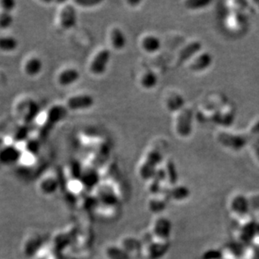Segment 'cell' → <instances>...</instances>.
Returning <instances> with one entry per match:
<instances>
[{
  "instance_id": "cell-33",
  "label": "cell",
  "mask_w": 259,
  "mask_h": 259,
  "mask_svg": "<svg viewBox=\"0 0 259 259\" xmlns=\"http://www.w3.org/2000/svg\"><path fill=\"white\" fill-rule=\"evenodd\" d=\"M201 259H223V257L221 249L209 248L203 252Z\"/></svg>"
},
{
  "instance_id": "cell-31",
  "label": "cell",
  "mask_w": 259,
  "mask_h": 259,
  "mask_svg": "<svg viewBox=\"0 0 259 259\" xmlns=\"http://www.w3.org/2000/svg\"><path fill=\"white\" fill-rule=\"evenodd\" d=\"M165 172H166V181H169L170 186H176L177 181H178V173L176 170L175 163L172 161L168 162V164H166Z\"/></svg>"
},
{
  "instance_id": "cell-1",
  "label": "cell",
  "mask_w": 259,
  "mask_h": 259,
  "mask_svg": "<svg viewBox=\"0 0 259 259\" xmlns=\"http://www.w3.org/2000/svg\"><path fill=\"white\" fill-rule=\"evenodd\" d=\"M112 60L110 48H101L93 55L88 64V71L94 76H102L108 71Z\"/></svg>"
},
{
  "instance_id": "cell-19",
  "label": "cell",
  "mask_w": 259,
  "mask_h": 259,
  "mask_svg": "<svg viewBox=\"0 0 259 259\" xmlns=\"http://www.w3.org/2000/svg\"><path fill=\"white\" fill-rule=\"evenodd\" d=\"M140 46L146 53L154 54L161 48V41L154 34H147L141 39Z\"/></svg>"
},
{
  "instance_id": "cell-38",
  "label": "cell",
  "mask_w": 259,
  "mask_h": 259,
  "mask_svg": "<svg viewBox=\"0 0 259 259\" xmlns=\"http://www.w3.org/2000/svg\"><path fill=\"white\" fill-rule=\"evenodd\" d=\"M209 1H204V0H193V1H188L186 3V5L188 6V8L191 9H200V8H203L205 5H207L209 4Z\"/></svg>"
},
{
  "instance_id": "cell-28",
  "label": "cell",
  "mask_w": 259,
  "mask_h": 259,
  "mask_svg": "<svg viewBox=\"0 0 259 259\" xmlns=\"http://www.w3.org/2000/svg\"><path fill=\"white\" fill-rule=\"evenodd\" d=\"M201 45L199 42H193L188 45L187 47H185L181 52H180V59L184 61L191 58L192 56L197 53L201 50Z\"/></svg>"
},
{
  "instance_id": "cell-5",
  "label": "cell",
  "mask_w": 259,
  "mask_h": 259,
  "mask_svg": "<svg viewBox=\"0 0 259 259\" xmlns=\"http://www.w3.org/2000/svg\"><path fill=\"white\" fill-rule=\"evenodd\" d=\"M15 113L23 122H32L39 113V104L31 98H24L15 106Z\"/></svg>"
},
{
  "instance_id": "cell-32",
  "label": "cell",
  "mask_w": 259,
  "mask_h": 259,
  "mask_svg": "<svg viewBox=\"0 0 259 259\" xmlns=\"http://www.w3.org/2000/svg\"><path fill=\"white\" fill-rule=\"evenodd\" d=\"M17 5L18 3L15 0H0V11L14 14Z\"/></svg>"
},
{
  "instance_id": "cell-24",
  "label": "cell",
  "mask_w": 259,
  "mask_h": 259,
  "mask_svg": "<svg viewBox=\"0 0 259 259\" xmlns=\"http://www.w3.org/2000/svg\"><path fill=\"white\" fill-rule=\"evenodd\" d=\"M223 259H242L243 248L237 244H227L221 249Z\"/></svg>"
},
{
  "instance_id": "cell-9",
  "label": "cell",
  "mask_w": 259,
  "mask_h": 259,
  "mask_svg": "<svg viewBox=\"0 0 259 259\" xmlns=\"http://www.w3.org/2000/svg\"><path fill=\"white\" fill-rule=\"evenodd\" d=\"M119 247L130 256V258L142 255L143 245L140 237L133 235H124L117 242Z\"/></svg>"
},
{
  "instance_id": "cell-11",
  "label": "cell",
  "mask_w": 259,
  "mask_h": 259,
  "mask_svg": "<svg viewBox=\"0 0 259 259\" xmlns=\"http://www.w3.org/2000/svg\"><path fill=\"white\" fill-rule=\"evenodd\" d=\"M44 70V62L37 55H29L22 64V71L29 78H35Z\"/></svg>"
},
{
  "instance_id": "cell-17",
  "label": "cell",
  "mask_w": 259,
  "mask_h": 259,
  "mask_svg": "<svg viewBox=\"0 0 259 259\" xmlns=\"http://www.w3.org/2000/svg\"><path fill=\"white\" fill-rule=\"evenodd\" d=\"M20 47V41L11 34H0V52L5 54H12Z\"/></svg>"
},
{
  "instance_id": "cell-35",
  "label": "cell",
  "mask_w": 259,
  "mask_h": 259,
  "mask_svg": "<svg viewBox=\"0 0 259 259\" xmlns=\"http://www.w3.org/2000/svg\"><path fill=\"white\" fill-rule=\"evenodd\" d=\"M39 148H40V144L35 140H28L25 144V149L27 150L28 153L31 154L32 155L36 154L39 151Z\"/></svg>"
},
{
  "instance_id": "cell-23",
  "label": "cell",
  "mask_w": 259,
  "mask_h": 259,
  "mask_svg": "<svg viewBox=\"0 0 259 259\" xmlns=\"http://www.w3.org/2000/svg\"><path fill=\"white\" fill-rule=\"evenodd\" d=\"M211 63H212V57L209 53H203L191 64L190 67L192 71H204L205 69H207Z\"/></svg>"
},
{
  "instance_id": "cell-7",
  "label": "cell",
  "mask_w": 259,
  "mask_h": 259,
  "mask_svg": "<svg viewBox=\"0 0 259 259\" xmlns=\"http://www.w3.org/2000/svg\"><path fill=\"white\" fill-rule=\"evenodd\" d=\"M169 249V242L153 237V239L143 245L142 256L145 259H162L168 253Z\"/></svg>"
},
{
  "instance_id": "cell-13",
  "label": "cell",
  "mask_w": 259,
  "mask_h": 259,
  "mask_svg": "<svg viewBox=\"0 0 259 259\" xmlns=\"http://www.w3.org/2000/svg\"><path fill=\"white\" fill-rule=\"evenodd\" d=\"M22 151L13 144H5L0 148V163L5 165H12L22 159Z\"/></svg>"
},
{
  "instance_id": "cell-3",
  "label": "cell",
  "mask_w": 259,
  "mask_h": 259,
  "mask_svg": "<svg viewBox=\"0 0 259 259\" xmlns=\"http://www.w3.org/2000/svg\"><path fill=\"white\" fill-rule=\"evenodd\" d=\"M149 230L154 239L169 242L172 234L171 221L164 215H155Z\"/></svg>"
},
{
  "instance_id": "cell-40",
  "label": "cell",
  "mask_w": 259,
  "mask_h": 259,
  "mask_svg": "<svg viewBox=\"0 0 259 259\" xmlns=\"http://www.w3.org/2000/svg\"><path fill=\"white\" fill-rule=\"evenodd\" d=\"M252 136H259V122H257V124L255 125V127L252 130Z\"/></svg>"
},
{
  "instance_id": "cell-16",
  "label": "cell",
  "mask_w": 259,
  "mask_h": 259,
  "mask_svg": "<svg viewBox=\"0 0 259 259\" xmlns=\"http://www.w3.org/2000/svg\"><path fill=\"white\" fill-rule=\"evenodd\" d=\"M192 130V113L186 109L181 112L177 119V131L181 136H188Z\"/></svg>"
},
{
  "instance_id": "cell-4",
  "label": "cell",
  "mask_w": 259,
  "mask_h": 259,
  "mask_svg": "<svg viewBox=\"0 0 259 259\" xmlns=\"http://www.w3.org/2000/svg\"><path fill=\"white\" fill-rule=\"evenodd\" d=\"M95 103V98L90 93H77L68 97L65 106L71 112H84L93 108Z\"/></svg>"
},
{
  "instance_id": "cell-15",
  "label": "cell",
  "mask_w": 259,
  "mask_h": 259,
  "mask_svg": "<svg viewBox=\"0 0 259 259\" xmlns=\"http://www.w3.org/2000/svg\"><path fill=\"white\" fill-rule=\"evenodd\" d=\"M249 138L241 135H232L231 134L221 133L218 136V140L224 146L228 147L233 150H240L248 142Z\"/></svg>"
},
{
  "instance_id": "cell-36",
  "label": "cell",
  "mask_w": 259,
  "mask_h": 259,
  "mask_svg": "<svg viewBox=\"0 0 259 259\" xmlns=\"http://www.w3.org/2000/svg\"><path fill=\"white\" fill-rule=\"evenodd\" d=\"M74 5L76 6H81L82 8H93L97 5H100L99 0H76L74 1Z\"/></svg>"
},
{
  "instance_id": "cell-27",
  "label": "cell",
  "mask_w": 259,
  "mask_h": 259,
  "mask_svg": "<svg viewBox=\"0 0 259 259\" xmlns=\"http://www.w3.org/2000/svg\"><path fill=\"white\" fill-rule=\"evenodd\" d=\"M58 251L53 248L52 246L46 247L44 245L39 252L34 256V259H61L58 255Z\"/></svg>"
},
{
  "instance_id": "cell-37",
  "label": "cell",
  "mask_w": 259,
  "mask_h": 259,
  "mask_svg": "<svg viewBox=\"0 0 259 259\" xmlns=\"http://www.w3.org/2000/svg\"><path fill=\"white\" fill-rule=\"evenodd\" d=\"M249 204L250 211H259V194L254 196H247Z\"/></svg>"
},
{
  "instance_id": "cell-18",
  "label": "cell",
  "mask_w": 259,
  "mask_h": 259,
  "mask_svg": "<svg viewBox=\"0 0 259 259\" xmlns=\"http://www.w3.org/2000/svg\"><path fill=\"white\" fill-rule=\"evenodd\" d=\"M80 181L85 187H95L98 186L100 181V175L96 169L92 167H88L87 169H82Z\"/></svg>"
},
{
  "instance_id": "cell-12",
  "label": "cell",
  "mask_w": 259,
  "mask_h": 259,
  "mask_svg": "<svg viewBox=\"0 0 259 259\" xmlns=\"http://www.w3.org/2000/svg\"><path fill=\"white\" fill-rule=\"evenodd\" d=\"M108 42L111 51L113 50L117 52H122L127 47V35L122 28L114 25L108 31Z\"/></svg>"
},
{
  "instance_id": "cell-10",
  "label": "cell",
  "mask_w": 259,
  "mask_h": 259,
  "mask_svg": "<svg viewBox=\"0 0 259 259\" xmlns=\"http://www.w3.org/2000/svg\"><path fill=\"white\" fill-rule=\"evenodd\" d=\"M81 71L75 66H66L57 75V83L63 88H71L76 85L81 79Z\"/></svg>"
},
{
  "instance_id": "cell-8",
  "label": "cell",
  "mask_w": 259,
  "mask_h": 259,
  "mask_svg": "<svg viewBox=\"0 0 259 259\" xmlns=\"http://www.w3.org/2000/svg\"><path fill=\"white\" fill-rule=\"evenodd\" d=\"M43 246L41 236L37 232H31L25 235L20 245L21 252L25 257H33L38 253Z\"/></svg>"
},
{
  "instance_id": "cell-6",
  "label": "cell",
  "mask_w": 259,
  "mask_h": 259,
  "mask_svg": "<svg viewBox=\"0 0 259 259\" xmlns=\"http://www.w3.org/2000/svg\"><path fill=\"white\" fill-rule=\"evenodd\" d=\"M228 211L235 220H240L246 215L251 214L247 196L237 194L232 196L228 202Z\"/></svg>"
},
{
  "instance_id": "cell-14",
  "label": "cell",
  "mask_w": 259,
  "mask_h": 259,
  "mask_svg": "<svg viewBox=\"0 0 259 259\" xmlns=\"http://www.w3.org/2000/svg\"><path fill=\"white\" fill-rule=\"evenodd\" d=\"M60 187L58 179L53 175H46L38 182V191L43 196H53Z\"/></svg>"
},
{
  "instance_id": "cell-29",
  "label": "cell",
  "mask_w": 259,
  "mask_h": 259,
  "mask_svg": "<svg viewBox=\"0 0 259 259\" xmlns=\"http://www.w3.org/2000/svg\"><path fill=\"white\" fill-rule=\"evenodd\" d=\"M15 23V16L12 13L0 11V30L7 31Z\"/></svg>"
},
{
  "instance_id": "cell-39",
  "label": "cell",
  "mask_w": 259,
  "mask_h": 259,
  "mask_svg": "<svg viewBox=\"0 0 259 259\" xmlns=\"http://www.w3.org/2000/svg\"><path fill=\"white\" fill-rule=\"evenodd\" d=\"M252 146H253V149H254L255 154H256V155H257V159H259V138L255 139L254 141H253V144H252Z\"/></svg>"
},
{
  "instance_id": "cell-34",
  "label": "cell",
  "mask_w": 259,
  "mask_h": 259,
  "mask_svg": "<svg viewBox=\"0 0 259 259\" xmlns=\"http://www.w3.org/2000/svg\"><path fill=\"white\" fill-rule=\"evenodd\" d=\"M163 159L161 154H159V152L155 150H152L149 152L146 157V161L149 162L150 164H154V166H158V164H160Z\"/></svg>"
},
{
  "instance_id": "cell-20",
  "label": "cell",
  "mask_w": 259,
  "mask_h": 259,
  "mask_svg": "<svg viewBox=\"0 0 259 259\" xmlns=\"http://www.w3.org/2000/svg\"><path fill=\"white\" fill-rule=\"evenodd\" d=\"M105 259H131L130 256L116 243H108L103 248Z\"/></svg>"
},
{
  "instance_id": "cell-30",
  "label": "cell",
  "mask_w": 259,
  "mask_h": 259,
  "mask_svg": "<svg viewBox=\"0 0 259 259\" xmlns=\"http://www.w3.org/2000/svg\"><path fill=\"white\" fill-rule=\"evenodd\" d=\"M167 108L170 111H178L183 108L185 101L183 98L179 94H173L170 96L166 102Z\"/></svg>"
},
{
  "instance_id": "cell-25",
  "label": "cell",
  "mask_w": 259,
  "mask_h": 259,
  "mask_svg": "<svg viewBox=\"0 0 259 259\" xmlns=\"http://www.w3.org/2000/svg\"><path fill=\"white\" fill-rule=\"evenodd\" d=\"M159 81V78L154 71H147L143 74L140 79V86L146 90H151L155 88Z\"/></svg>"
},
{
  "instance_id": "cell-21",
  "label": "cell",
  "mask_w": 259,
  "mask_h": 259,
  "mask_svg": "<svg viewBox=\"0 0 259 259\" xmlns=\"http://www.w3.org/2000/svg\"><path fill=\"white\" fill-rule=\"evenodd\" d=\"M66 106L56 105L50 108L47 114V121L48 124H57L61 122L67 113Z\"/></svg>"
},
{
  "instance_id": "cell-22",
  "label": "cell",
  "mask_w": 259,
  "mask_h": 259,
  "mask_svg": "<svg viewBox=\"0 0 259 259\" xmlns=\"http://www.w3.org/2000/svg\"><path fill=\"white\" fill-rule=\"evenodd\" d=\"M191 196V191L187 186L180 185V186H173L169 188V199L170 201L176 202H182L188 200Z\"/></svg>"
},
{
  "instance_id": "cell-2",
  "label": "cell",
  "mask_w": 259,
  "mask_h": 259,
  "mask_svg": "<svg viewBox=\"0 0 259 259\" xmlns=\"http://www.w3.org/2000/svg\"><path fill=\"white\" fill-rule=\"evenodd\" d=\"M78 21L77 9L74 3H63L59 9L57 22L61 29L71 30L76 26Z\"/></svg>"
},
{
  "instance_id": "cell-26",
  "label": "cell",
  "mask_w": 259,
  "mask_h": 259,
  "mask_svg": "<svg viewBox=\"0 0 259 259\" xmlns=\"http://www.w3.org/2000/svg\"><path fill=\"white\" fill-rule=\"evenodd\" d=\"M157 167L145 160L144 164L140 165V169H139V175H140V178L144 181H149L154 179Z\"/></svg>"
}]
</instances>
